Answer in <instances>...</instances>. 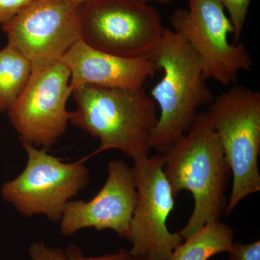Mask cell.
Masks as SVG:
<instances>
[{"label":"cell","mask_w":260,"mask_h":260,"mask_svg":"<svg viewBox=\"0 0 260 260\" xmlns=\"http://www.w3.org/2000/svg\"><path fill=\"white\" fill-rule=\"evenodd\" d=\"M164 155L162 170L174 198L186 190L194 199L190 218L179 232L185 240L225 213L232 172L206 112L198 114L189 131Z\"/></svg>","instance_id":"6da1fadb"},{"label":"cell","mask_w":260,"mask_h":260,"mask_svg":"<svg viewBox=\"0 0 260 260\" xmlns=\"http://www.w3.org/2000/svg\"><path fill=\"white\" fill-rule=\"evenodd\" d=\"M75 111L70 122L100 142L83 159L110 150L133 158L148 156L150 142L158 122L157 105L144 88H109L84 85L73 92Z\"/></svg>","instance_id":"7a4b0ae2"},{"label":"cell","mask_w":260,"mask_h":260,"mask_svg":"<svg viewBox=\"0 0 260 260\" xmlns=\"http://www.w3.org/2000/svg\"><path fill=\"white\" fill-rule=\"evenodd\" d=\"M150 58L164 74L150 94L160 110L150 148L164 155L189 131L198 109L215 97L199 56L179 32L164 28Z\"/></svg>","instance_id":"3957f363"},{"label":"cell","mask_w":260,"mask_h":260,"mask_svg":"<svg viewBox=\"0 0 260 260\" xmlns=\"http://www.w3.org/2000/svg\"><path fill=\"white\" fill-rule=\"evenodd\" d=\"M206 113L233 175L225 210L229 215L244 198L260 191V93L236 85L215 98Z\"/></svg>","instance_id":"277c9868"},{"label":"cell","mask_w":260,"mask_h":260,"mask_svg":"<svg viewBox=\"0 0 260 260\" xmlns=\"http://www.w3.org/2000/svg\"><path fill=\"white\" fill-rule=\"evenodd\" d=\"M79 14L80 39L122 57L150 56L164 30L160 13L144 0H89Z\"/></svg>","instance_id":"5b68a950"},{"label":"cell","mask_w":260,"mask_h":260,"mask_svg":"<svg viewBox=\"0 0 260 260\" xmlns=\"http://www.w3.org/2000/svg\"><path fill=\"white\" fill-rule=\"evenodd\" d=\"M28 155L20 175L2 187L3 199L27 218L43 215L59 223L65 207L88 185L90 173L84 162H65L45 149L23 144Z\"/></svg>","instance_id":"8992f818"},{"label":"cell","mask_w":260,"mask_h":260,"mask_svg":"<svg viewBox=\"0 0 260 260\" xmlns=\"http://www.w3.org/2000/svg\"><path fill=\"white\" fill-rule=\"evenodd\" d=\"M189 10H176L170 16L174 31L181 34L199 56L205 80L222 85L235 83L241 72L252 65L244 43H231V20L219 0H188Z\"/></svg>","instance_id":"52a82bcc"},{"label":"cell","mask_w":260,"mask_h":260,"mask_svg":"<svg viewBox=\"0 0 260 260\" xmlns=\"http://www.w3.org/2000/svg\"><path fill=\"white\" fill-rule=\"evenodd\" d=\"M73 92L70 70L61 60L32 68L26 88L8 112L22 144H56L70 122L67 104Z\"/></svg>","instance_id":"ba28073f"},{"label":"cell","mask_w":260,"mask_h":260,"mask_svg":"<svg viewBox=\"0 0 260 260\" xmlns=\"http://www.w3.org/2000/svg\"><path fill=\"white\" fill-rule=\"evenodd\" d=\"M133 160L137 200L130 223L129 253L143 260H168L183 239L167 227L176 198L162 170L164 155Z\"/></svg>","instance_id":"9c48e42d"},{"label":"cell","mask_w":260,"mask_h":260,"mask_svg":"<svg viewBox=\"0 0 260 260\" xmlns=\"http://www.w3.org/2000/svg\"><path fill=\"white\" fill-rule=\"evenodd\" d=\"M3 29L8 43L32 68L56 62L80 40L79 5L68 0H36Z\"/></svg>","instance_id":"30bf717a"},{"label":"cell","mask_w":260,"mask_h":260,"mask_svg":"<svg viewBox=\"0 0 260 260\" xmlns=\"http://www.w3.org/2000/svg\"><path fill=\"white\" fill-rule=\"evenodd\" d=\"M108 177L98 194L88 202L71 200L65 207L60 223L61 234L73 235L81 229H110L129 241L130 223L137 200L133 167L123 160L109 161Z\"/></svg>","instance_id":"8fae6325"},{"label":"cell","mask_w":260,"mask_h":260,"mask_svg":"<svg viewBox=\"0 0 260 260\" xmlns=\"http://www.w3.org/2000/svg\"><path fill=\"white\" fill-rule=\"evenodd\" d=\"M61 61L70 73L73 89L94 85L109 88H144L158 70L150 56L122 57L98 50L80 39L65 53Z\"/></svg>","instance_id":"7c38bea8"},{"label":"cell","mask_w":260,"mask_h":260,"mask_svg":"<svg viewBox=\"0 0 260 260\" xmlns=\"http://www.w3.org/2000/svg\"><path fill=\"white\" fill-rule=\"evenodd\" d=\"M234 237L232 227L220 220L209 222L179 244L168 260H208L230 251Z\"/></svg>","instance_id":"4fadbf2b"},{"label":"cell","mask_w":260,"mask_h":260,"mask_svg":"<svg viewBox=\"0 0 260 260\" xmlns=\"http://www.w3.org/2000/svg\"><path fill=\"white\" fill-rule=\"evenodd\" d=\"M32 64L8 43L0 50V113L8 112L28 85Z\"/></svg>","instance_id":"5bb4252c"},{"label":"cell","mask_w":260,"mask_h":260,"mask_svg":"<svg viewBox=\"0 0 260 260\" xmlns=\"http://www.w3.org/2000/svg\"><path fill=\"white\" fill-rule=\"evenodd\" d=\"M229 12V20L234 28V43L240 42L251 0H219Z\"/></svg>","instance_id":"9a60e30c"},{"label":"cell","mask_w":260,"mask_h":260,"mask_svg":"<svg viewBox=\"0 0 260 260\" xmlns=\"http://www.w3.org/2000/svg\"><path fill=\"white\" fill-rule=\"evenodd\" d=\"M65 251L67 260H143L132 255L129 251L122 249L114 254H106V255L87 257L84 256L80 248L75 244H70Z\"/></svg>","instance_id":"2e32d148"},{"label":"cell","mask_w":260,"mask_h":260,"mask_svg":"<svg viewBox=\"0 0 260 260\" xmlns=\"http://www.w3.org/2000/svg\"><path fill=\"white\" fill-rule=\"evenodd\" d=\"M227 253L229 260H260V242L256 241L246 244L234 242Z\"/></svg>","instance_id":"e0dca14e"},{"label":"cell","mask_w":260,"mask_h":260,"mask_svg":"<svg viewBox=\"0 0 260 260\" xmlns=\"http://www.w3.org/2000/svg\"><path fill=\"white\" fill-rule=\"evenodd\" d=\"M30 260H67L65 251L46 245L45 243H32L28 249Z\"/></svg>","instance_id":"ac0fdd59"},{"label":"cell","mask_w":260,"mask_h":260,"mask_svg":"<svg viewBox=\"0 0 260 260\" xmlns=\"http://www.w3.org/2000/svg\"><path fill=\"white\" fill-rule=\"evenodd\" d=\"M36 0H0V24L13 20Z\"/></svg>","instance_id":"d6986e66"},{"label":"cell","mask_w":260,"mask_h":260,"mask_svg":"<svg viewBox=\"0 0 260 260\" xmlns=\"http://www.w3.org/2000/svg\"><path fill=\"white\" fill-rule=\"evenodd\" d=\"M68 1L71 2V3H75V4L80 5L82 3H85V2L89 1V0H68ZM144 1H153L155 2V3H160V4L168 5L172 3L173 0H144Z\"/></svg>","instance_id":"ffe728a7"}]
</instances>
